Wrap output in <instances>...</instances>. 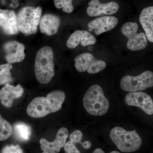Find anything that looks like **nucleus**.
<instances>
[{
	"instance_id": "1",
	"label": "nucleus",
	"mask_w": 153,
	"mask_h": 153,
	"mask_svg": "<svg viewBox=\"0 0 153 153\" xmlns=\"http://www.w3.org/2000/svg\"><path fill=\"white\" fill-rule=\"evenodd\" d=\"M66 94L61 91H52L46 97L34 98L28 105L27 112L31 117L39 118L61 109L65 101Z\"/></svg>"
},
{
	"instance_id": "2",
	"label": "nucleus",
	"mask_w": 153,
	"mask_h": 153,
	"mask_svg": "<svg viewBox=\"0 0 153 153\" xmlns=\"http://www.w3.org/2000/svg\"><path fill=\"white\" fill-rule=\"evenodd\" d=\"M35 71L37 80L42 84L49 83L55 76L54 53L51 47H42L37 52Z\"/></svg>"
},
{
	"instance_id": "3",
	"label": "nucleus",
	"mask_w": 153,
	"mask_h": 153,
	"mask_svg": "<svg viewBox=\"0 0 153 153\" xmlns=\"http://www.w3.org/2000/svg\"><path fill=\"white\" fill-rule=\"evenodd\" d=\"M83 105L89 114L100 116L108 111L109 102L100 85H94L87 91L83 98Z\"/></svg>"
},
{
	"instance_id": "4",
	"label": "nucleus",
	"mask_w": 153,
	"mask_h": 153,
	"mask_svg": "<svg viewBox=\"0 0 153 153\" xmlns=\"http://www.w3.org/2000/svg\"><path fill=\"white\" fill-rule=\"evenodd\" d=\"M110 137L117 149L123 152H136L142 144V140L136 131H128L121 127L114 128Z\"/></svg>"
},
{
	"instance_id": "5",
	"label": "nucleus",
	"mask_w": 153,
	"mask_h": 153,
	"mask_svg": "<svg viewBox=\"0 0 153 153\" xmlns=\"http://www.w3.org/2000/svg\"><path fill=\"white\" fill-rule=\"evenodd\" d=\"M42 12V8L40 7L36 8L27 6L21 9L17 16L19 31L26 36L36 34Z\"/></svg>"
},
{
	"instance_id": "6",
	"label": "nucleus",
	"mask_w": 153,
	"mask_h": 153,
	"mask_svg": "<svg viewBox=\"0 0 153 153\" xmlns=\"http://www.w3.org/2000/svg\"><path fill=\"white\" fill-rule=\"evenodd\" d=\"M153 86V73L151 71H144L137 76L126 75L120 81L122 89L128 92L144 90Z\"/></svg>"
},
{
	"instance_id": "7",
	"label": "nucleus",
	"mask_w": 153,
	"mask_h": 153,
	"mask_svg": "<svg viewBox=\"0 0 153 153\" xmlns=\"http://www.w3.org/2000/svg\"><path fill=\"white\" fill-rule=\"evenodd\" d=\"M138 25L136 23L127 22L122 27V33L128 39L127 47L131 51L143 50L148 45V39L145 33H137Z\"/></svg>"
},
{
	"instance_id": "8",
	"label": "nucleus",
	"mask_w": 153,
	"mask_h": 153,
	"mask_svg": "<svg viewBox=\"0 0 153 153\" xmlns=\"http://www.w3.org/2000/svg\"><path fill=\"white\" fill-rule=\"evenodd\" d=\"M74 61L77 71L80 72L87 71L89 74L98 73L106 66L104 61L96 59L92 54L88 52L82 53L76 56Z\"/></svg>"
},
{
	"instance_id": "9",
	"label": "nucleus",
	"mask_w": 153,
	"mask_h": 153,
	"mask_svg": "<svg viewBox=\"0 0 153 153\" xmlns=\"http://www.w3.org/2000/svg\"><path fill=\"white\" fill-rule=\"evenodd\" d=\"M125 101L127 105L140 108L149 115L153 114V100L148 94L140 91L130 92L126 96Z\"/></svg>"
},
{
	"instance_id": "10",
	"label": "nucleus",
	"mask_w": 153,
	"mask_h": 153,
	"mask_svg": "<svg viewBox=\"0 0 153 153\" xmlns=\"http://www.w3.org/2000/svg\"><path fill=\"white\" fill-rule=\"evenodd\" d=\"M86 13L89 16H98L102 14L111 15L116 13L119 9L118 4L115 2L102 4L99 0H91L88 2Z\"/></svg>"
},
{
	"instance_id": "11",
	"label": "nucleus",
	"mask_w": 153,
	"mask_h": 153,
	"mask_svg": "<svg viewBox=\"0 0 153 153\" xmlns=\"http://www.w3.org/2000/svg\"><path fill=\"white\" fill-rule=\"evenodd\" d=\"M68 136V131L66 128H62L57 131L55 139L53 141H48L44 138L40 140L41 149L50 153H58L61 148L66 144Z\"/></svg>"
},
{
	"instance_id": "12",
	"label": "nucleus",
	"mask_w": 153,
	"mask_h": 153,
	"mask_svg": "<svg viewBox=\"0 0 153 153\" xmlns=\"http://www.w3.org/2000/svg\"><path fill=\"white\" fill-rule=\"evenodd\" d=\"M0 28L8 35L19 33L17 17L15 11L0 9Z\"/></svg>"
},
{
	"instance_id": "13",
	"label": "nucleus",
	"mask_w": 153,
	"mask_h": 153,
	"mask_svg": "<svg viewBox=\"0 0 153 153\" xmlns=\"http://www.w3.org/2000/svg\"><path fill=\"white\" fill-rule=\"evenodd\" d=\"M6 53L5 59L7 63H19L25 57V47L24 44L17 41H9L3 46Z\"/></svg>"
},
{
	"instance_id": "14",
	"label": "nucleus",
	"mask_w": 153,
	"mask_h": 153,
	"mask_svg": "<svg viewBox=\"0 0 153 153\" xmlns=\"http://www.w3.org/2000/svg\"><path fill=\"white\" fill-rule=\"evenodd\" d=\"M118 23V19L112 16H105L94 19L88 23V27L94 30L97 36L114 29Z\"/></svg>"
},
{
	"instance_id": "15",
	"label": "nucleus",
	"mask_w": 153,
	"mask_h": 153,
	"mask_svg": "<svg viewBox=\"0 0 153 153\" xmlns=\"http://www.w3.org/2000/svg\"><path fill=\"white\" fill-rule=\"evenodd\" d=\"M24 92V88L21 85L16 86L6 84L0 90V101L4 106L10 108L13 105L14 100L22 96Z\"/></svg>"
},
{
	"instance_id": "16",
	"label": "nucleus",
	"mask_w": 153,
	"mask_h": 153,
	"mask_svg": "<svg viewBox=\"0 0 153 153\" xmlns=\"http://www.w3.org/2000/svg\"><path fill=\"white\" fill-rule=\"evenodd\" d=\"M95 37L85 30H76L71 34L66 42V45L69 49L76 48L79 43L83 47L94 45L96 43Z\"/></svg>"
},
{
	"instance_id": "17",
	"label": "nucleus",
	"mask_w": 153,
	"mask_h": 153,
	"mask_svg": "<svg viewBox=\"0 0 153 153\" xmlns=\"http://www.w3.org/2000/svg\"><path fill=\"white\" fill-rule=\"evenodd\" d=\"M60 24V19L59 17L53 14H46L40 19V31L47 36H53L58 32Z\"/></svg>"
},
{
	"instance_id": "18",
	"label": "nucleus",
	"mask_w": 153,
	"mask_h": 153,
	"mask_svg": "<svg viewBox=\"0 0 153 153\" xmlns=\"http://www.w3.org/2000/svg\"><path fill=\"white\" fill-rule=\"evenodd\" d=\"M140 22L148 40L153 43V7H148L143 10L140 15Z\"/></svg>"
},
{
	"instance_id": "19",
	"label": "nucleus",
	"mask_w": 153,
	"mask_h": 153,
	"mask_svg": "<svg viewBox=\"0 0 153 153\" xmlns=\"http://www.w3.org/2000/svg\"><path fill=\"white\" fill-rule=\"evenodd\" d=\"M13 131L16 137L21 141H28L32 134L31 127L23 123H18L14 125Z\"/></svg>"
},
{
	"instance_id": "20",
	"label": "nucleus",
	"mask_w": 153,
	"mask_h": 153,
	"mask_svg": "<svg viewBox=\"0 0 153 153\" xmlns=\"http://www.w3.org/2000/svg\"><path fill=\"white\" fill-rule=\"evenodd\" d=\"M13 68L12 63H7L0 65V85H5L13 82L11 70Z\"/></svg>"
},
{
	"instance_id": "21",
	"label": "nucleus",
	"mask_w": 153,
	"mask_h": 153,
	"mask_svg": "<svg viewBox=\"0 0 153 153\" xmlns=\"http://www.w3.org/2000/svg\"><path fill=\"white\" fill-rule=\"evenodd\" d=\"M13 128L7 121L0 115V141H4L11 136Z\"/></svg>"
},
{
	"instance_id": "22",
	"label": "nucleus",
	"mask_w": 153,
	"mask_h": 153,
	"mask_svg": "<svg viewBox=\"0 0 153 153\" xmlns=\"http://www.w3.org/2000/svg\"><path fill=\"white\" fill-rule=\"evenodd\" d=\"M73 0H54L55 7L57 9H63L65 13H71L74 10Z\"/></svg>"
},
{
	"instance_id": "23",
	"label": "nucleus",
	"mask_w": 153,
	"mask_h": 153,
	"mask_svg": "<svg viewBox=\"0 0 153 153\" xmlns=\"http://www.w3.org/2000/svg\"><path fill=\"white\" fill-rule=\"evenodd\" d=\"M1 153H23L19 145H11L6 146L2 150Z\"/></svg>"
},
{
	"instance_id": "24",
	"label": "nucleus",
	"mask_w": 153,
	"mask_h": 153,
	"mask_svg": "<svg viewBox=\"0 0 153 153\" xmlns=\"http://www.w3.org/2000/svg\"><path fill=\"white\" fill-rule=\"evenodd\" d=\"M83 134L79 130L74 131L70 135V140L72 143H81Z\"/></svg>"
},
{
	"instance_id": "25",
	"label": "nucleus",
	"mask_w": 153,
	"mask_h": 153,
	"mask_svg": "<svg viewBox=\"0 0 153 153\" xmlns=\"http://www.w3.org/2000/svg\"><path fill=\"white\" fill-rule=\"evenodd\" d=\"M64 147L66 153H80L74 143L70 140L66 143Z\"/></svg>"
},
{
	"instance_id": "26",
	"label": "nucleus",
	"mask_w": 153,
	"mask_h": 153,
	"mask_svg": "<svg viewBox=\"0 0 153 153\" xmlns=\"http://www.w3.org/2000/svg\"><path fill=\"white\" fill-rule=\"evenodd\" d=\"M81 145L84 149H88L91 147V143L89 141H86L83 143H81Z\"/></svg>"
},
{
	"instance_id": "27",
	"label": "nucleus",
	"mask_w": 153,
	"mask_h": 153,
	"mask_svg": "<svg viewBox=\"0 0 153 153\" xmlns=\"http://www.w3.org/2000/svg\"><path fill=\"white\" fill-rule=\"evenodd\" d=\"M93 153H105L104 152V151L102 150L101 149H99V148H98V149H96L94 151ZM120 153L119 152H117V151H112V152H111L110 153Z\"/></svg>"
},
{
	"instance_id": "28",
	"label": "nucleus",
	"mask_w": 153,
	"mask_h": 153,
	"mask_svg": "<svg viewBox=\"0 0 153 153\" xmlns=\"http://www.w3.org/2000/svg\"><path fill=\"white\" fill-rule=\"evenodd\" d=\"M19 5V2L16 3H12V4H11V7H12L13 8L16 9L17 7H18V6Z\"/></svg>"
},
{
	"instance_id": "29",
	"label": "nucleus",
	"mask_w": 153,
	"mask_h": 153,
	"mask_svg": "<svg viewBox=\"0 0 153 153\" xmlns=\"http://www.w3.org/2000/svg\"><path fill=\"white\" fill-rule=\"evenodd\" d=\"M13 3H16L19 2V0H11Z\"/></svg>"
},
{
	"instance_id": "30",
	"label": "nucleus",
	"mask_w": 153,
	"mask_h": 153,
	"mask_svg": "<svg viewBox=\"0 0 153 153\" xmlns=\"http://www.w3.org/2000/svg\"><path fill=\"white\" fill-rule=\"evenodd\" d=\"M43 153H50L48 152H43Z\"/></svg>"
}]
</instances>
